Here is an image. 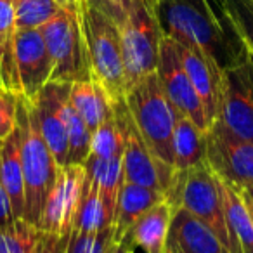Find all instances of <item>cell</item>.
<instances>
[{"label":"cell","mask_w":253,"mask_h":253,"mask_svg":"<svg viewBox=\"0 0 253 253\" xmlns=\"http://www.w3.org/2000/svg\"><path fill=\"white\" fill-rule=\"evenodd\" d=\"M82 32L87 45L90 77L104 90L109 104L125 101L126 78L118 23L94 0L78 2Z\"/></svg>","instance_id":"obj_2"},{"label":"cell","mask_w":253,"mask_h":253,"mask_svg":"<svg viewBox=\"0 0 253 253\" xmlns=\"http://www.w3.org/2000/svg\"><path fill=\"white\" fill-rule=\"evenodd\" d=\"M224 11L236 35L253 57V0H224Z\"/></svg>","instance_id":"obj_27"},{"label":"cell","mask_w":253,"mask_h":253,"mask_svg":"<svg viewBox=\"0 0 253 253\" xmlns=\"http://www.w3.org/2000/svg\"><path fill=\"white\" fill-rule=\"evenodd\" d=\"M156 75H158L160 84H162L167 97L170 99L177 113L191 118L200 128L207 132L210 128L211 122L208 120L203 102H201L196 88L193 87L182 63H180L175 43L167 35H163L162 45H160V59Z\"/></svg>","instance_id":"obj_12"},{"label":"cell","mask_w":253,"mask_h":253,"mask_svg":"<svg viewBox=\"0 0 253 253\" xmlns=\"http://www.w3.org/2000/svg\"><path fill=\"white\" fill-rule=\"evenodd\" d=\"M109 253H134V250H132L130 243H128V239H125L123 243H118V245H113L111 246V252Z\"/></svg>","instance_id":"obj_35"},{"label":"cell","mask_w":253,"mask_h":253,"mask_svg":"<svg viewBox=\"0 0 253 253\" xmlns=\"http://www.w3.org/2000/svg\"><path fill=\"white\" fill-rule=\"evenodd\" d=\"M16 28L32 30L40 28L47 21L59 14L61 7L56 0H12Z\"/></svg>","instance_id":"obj_25"},{"label":"cell","mask_w":253,"mask_h":253,"mask_svg":"<svg viewBox=\"0 0 253 253\" xmlns=\"http://www.w3.org/2000/svg\"><path fill=\"white\" fill-rule=\"evenodd\" d=\"M87 169L85 165L68 163L59 167L54 186L47 196L39 229L57 236H70L80 211L84 198Z\"/></svg>","instance_id":"obj_11"},{"label":"cell","mask_w":253,"mask_h":253,"mask_svg":"<svg viewBox=\"0 0 253 253\" xmlns=\"http://www.w3.org/2000/svg\"><path fill=\"white\" fill-rule=\"evenodd\" d=\"M63 118L68 132V163L85 165L90 155L92 130L71 106L70 95L63 102Z\"/></svg>","instance_id":"obj_24"},{"label":"cell","mask_w":253,"mask_h":253,"mask_svg":"<svg viewBox=\"0 0 253 253\" xmlns=\"http://www.w3.org/2000/svg\"><path fill=\"white\" fill-rule=\"evenodd\" d=\"M173 43H175L177 54H179L180 63H182L191 84L196 88L198 95H200L201 102H203L208 120L213 122L217 118L218 109L222 70L213 61L208 59L201 50L186 45V43L175 42V40H173Z\"/></svg>","instance_id":"obj_16"},{"label":"cell","mask_w":253,"mask_h":253,"mask_svg":"<svg viewBox=\"0 0 253 253\" xmlns=\"http://www.w3.org/2000/svg\"><path fill=\"white\" fill-rule=\"evenodd\" d=\"M16 218L12 215V208L9 203V198L5 194L4 187L0 184V227H7L9 224H12Z\"/></svg>","instance_id":"obj_32"},{"label":"cell","mask_w":253,"mask_h":253,"mask_svg":"<svg viewBox=\"0 0 253 253\" xmlns=\"http://www.w3.org/2000/svg\"><path fill=\"white\" fill-rule=\"evenodd\" d=\"M0 88H4V78H2V64H0Z\"/></svg>","instance_id":"obj_40"},{"label":"cell","mask_w":253,"mask_h":253,"mask_svg":"<svg viewBox=\"0 0 253 253\" xmlns=\"http://www.w3.org/2000/svg\"><path fill=\"white\" fill-rule=\"evenodd\" d=\"M243 194H245L246 198H248L250 201L253 203V184H250V186H246V187H243V189H239Z\"/></svg>","instance_id":"obj_38"},{"label":"cell","mask_w":253,"mask_h":253,"mask_svg":"<svg viewBox=\"0 0 253 253\" xmlns=\"http://www.w3.org/2000/svg\"><path fill=\"white\" fill-rule=\"evenodd\" d=\"M122 153H123L122 132H120V125L116 122L115 109H113L111 115L95 130H92L90 155H88V158L111 160L116 158V156H122Z\"/></svg>","instance_id":"obj_26"},{"label":"cell","mask_w":253,"mask_h":253,"mask_svg":"<svg viewBox=\"0 0 253 253\" xmlns=\"http://www.w3.org/2000/svg\"><path fill=\"white\" fill-rule=\"evenodd\" d=\"M70 85L63 82H47L35 101H32L40 132L59 167L68 163V132L63 118V102L70 95Z\"/></svg>","instance_id":"obj_14"},{"label":"cell","mask_w":253,"mask_h":253,"mask_svg":"<svg viewBox=\"0 0 253 253\" xmlns=\"http://www.w3.org/2000/svg\"><path fill=\"white\" fill-rule=\"evenodd\" d=\"M217 118L232 134L253 142V57L222 71Z\"/></svg>","instance_id":"obj_10"},{"label":"cell","mask_w":253,"mask_h":253,"mask_svg":"<svg viewBox=\"0 0 253 253\" xmlns=\"http://www.w3.org/2000/svg\"><path fill=\"white\" fill-rule=\"evenodd\" d=\"M111 229L106 227L95 236V241H94V248H92V253H109L111 252Z\"/></svg>","instance_id":"obj_33"},{"label":"cell","mask_w":253,"mask_h":253,"mask_svg":"<svg viewBox=\"0 0 253 253\" xmlns=\"http://www.w3.org/2000/svg\"><path fill=\"white\" fill-rule=\"evenodd\" d=\"M78 2H82V0H78Z\"/></svg>","instance_id":"obj_41"},{"label":"cell","mask_w":253,"mask_h":253,"mask_svg":"<svg viewBox=\"0 0 253 253\" xmlns=\"http://www.w3.org/2000/svg\"><path fill=\"white\" fill-rule=\"evenodd\" d=\"M156 11L163 35L201 50L222 71L248 57L229 19L218 18L211 9L186 0H167Z\"/></svg>","instance_id":"obj_1"},{"label":"cell","mask_w":253,"mask_h":253,"mask_svg":"<svg viewBox=\"0 0 253 253\" xmlns=\"http://www.w3.org/2000/svg\"><path fill=\"white\" fill-rule=\"evenodd\" d=\"M155 2H156V5H158L160 2H167V0H155ZM186 2H193V4L205 5V7L211 9V11H213L215 14L218 16V18L227 19V16H225V11H224V0H186Z\"/></svg>","instance_id":"obj_34"},{"label":"cell","mask_w":253,"mask_h":253,"mask_svg":"<svg viewBox=\"0 0 253 253\" xmlns=\"http://www.w3.org/2000/svg\"><path fill=\"white\" fill-rule=\"evenodd\" d=\"M207 163V132L191 118L179 115L173 128V170L194 169Z\"/></svg>","instance_id":"obj_21"},{"label":"cell","mask_w":253,"mask_h":253,"mask_svg":"<svg viewBox=\"0 0 253 253\" xmlns=\"http://www.w3.org/2000/svg\"><path fill=\"white\" fill-rule=\"evenodd\" d=\"M0 184L4 187L14 218L25 215V177L21 163V135L19 128L0 141Z\"/></svg>","instance_id":"obj_20"},{"label":"cell","mask_w":253,"mask_h":253,"mask_svg":"<svg viewBox=\"0 0 253 253\" xmlns=\"http://www.w3.org/2000/svg\"><path fill=\"white\" fill-rule=\"evenodd\" d=\"M70 102L90 130H95L113 113V106L109 104L104 90L92 77L70 85Z\"/></svg>","instance_id":"obj_22"},{"label":"cell","mask_w":253,"mask_h":253,"mask_svg":"<svg viewBox=\"0 0 253 253\" xmlns=\"http://www.w3.org/2000/svg\"><path fill=\"white\" fill-rule=\"evenodd\" d=\"M172 215L173 207L167 198L149 208L135 222L126 238L132 250H141L142 253H165Z\"/></svg>","instance_id":"obj_19"},{"label":"cell","mask_w":253,"mask_h":253,"mask_svg":"<svg viewBox=\"0 0 253 253\" xmlns=\"http://www.w3.org/2000/svg\"><path fill=\"white\" fill-rule=\"evenodd\" d=\"M165 193L153 187L139 186V184L125 182L123 180L122 189L116 201L113 222L109 225L111 229L113 245L123 243L130 234L134 224L156 203L165 200Z\"/></svg>","instance_id":"obj_17"},{"label":"cell","mask_w":253,"mask_h":253,"mask_svg":"<svg viewBox=\"0 0 253 253\" xmlns=\"http://www.w3.org/2000/svg\"><path fill=\"white\" fill-rule=\"evenodd\" d=\"M99 232H87V231H82V229L73 227L70 238H68L66 252L64 253H92L95 236Z\"/></svg>","instance_id":"obj_29"},{"label":"cell","mask_w":253,"mask_h":253,"mask_svg":"<svg viewBox=\"0 0 253 253\" xmlns=\"http://www.w3.org/2000/svg\"><path fill=\"white\" fill-rule=\"evenodd\" d=\"M94 2L101 5L118 25L125 19L126 12L132 5V0H94Z\"/></svg>","instance_id":"obj_31"},{"label":"cell","mask_w":253,"mask_h":253,"mask_svg":"<svg viewBox=\"0 0 253 253\" xmlns=\"http://www.w3.org/2000/svg\"><path fill=\"white\" fill-rule=\"evenodd\" d=\"M172 253H175V252H172Z\"/></svg>","instance_id":"obj_42"},{"label":"cell","mask_w":253,"mask_h":253,"mask_svg":"<svg viewBox=\"0 0 253 253\" xmlns=\"http://www.w3.org/2000/svg\"><path fill=\"white\" fill-rule=\"evenodd\" d=\"M125 102L153 156L173 170V128L179 113L167 97L156 71L132 85Z\"/></svg>","instance_id":"obj_4"},{"label":"cell","mask_w":253,"mask_h":253,"mask_svg":"<svg viewBox=\"0 0 253 253\" xmlns=\"http://www.w3.org/2000/svg\"><path fill=\"white\" fill-rule=\"evenodd\" d=\"M16 19L12 0H0V64L4 88L18 94L16 82V63H14V39H16Z\"/></svg>","instance_id":"obj_23"},{"label":"cell","mask_w":253,"mask_h":253,"mask_svg":"<svg viewBox=\"0 0 253 253\" xmlns=\"http://www.w3.org/2000/svg\"><path fill=\"white\" fill-rule=\"evenodd\" d=\"M243 196H245V194H243ZM245 200H246V203H248V208H250V213H252V217H253V203L252 201L248 200V198L245 196Z\"/></svg>","instance_id":"obj_39"},{"label":"cell","mask_w":253,"mask_h":253,"mask_svg":"<svg viewBox=\"0 0 253 253\" xmlns=\"http://www.w3.org/2000/svg\"><path fill=\"white\" fill-rule=\"evenodd\" d=\"M231 253L205 222L182 208H173L165 253Z\"/></svg>","instance_id":"obj_15"},{"label":"cell","mask_w":253,"mask_h":253,"mask_svg":"<svg viewBox=\"0 0 253 253\" xmlns=\"http://www.w3.org/2000/svg\"><path fill=\"white\" fill-rule=\"evenodd\" d=\"M68 238L70 236H57L52 234V232L40 231V238L39 243H37L35 253H64L66 252Z\"/></svg>","instance_id":"obj_30"},{"label":"cell","mask_w":253,"mask_h":253,"mask_svg":"<svg viewBox=\"0 0 253 253\" xmlns=\"http://www.w3.org/2000/svg\"><path fill=\"white\" fill-rule=\"evenodd\" d=\"M215 179L231 239V253H253V217L245 196L241 191L224 182L217 175Z\"/></svg>","instance_id":"obj_18"},{"label":"cell","mask_w":253,"mask_h":253,"mask_svg":"<svg viewBox=\"0 0 253 253\" xmlns=\"http://www.w3.org/2000/svg\"><path fill=\"white\" fill-rule=\"evenodd\" d=\"M113 109H115V116L120 125L123 141V180L167 193V189L173 180V175H175V170L163 167L153 156L151 149L148 148L146 141L142 139L125 101L115 104Z\"/></svg>","instance_id":"obj_8"},{"label":"cell","mask_w":253,"mask_h":253,"mask_svg":"<svg viewBox=\"0 0 253 253\" xmlns=\"http://www.w3.org/2000/svg\"><path fill=\"white\" fill-rule=\"evenodd\" d=\"M207 163L218 179L236 189L253 184V142L232 134L218 118L207 130Z\"/></svg>","instance_id":"obj_9"},{"label":"cell","mask_w":253,"mask_h":253,"mask_svg":"<svg viewBox=\"0 0 253 253\" xmlns=\"http://www.w3.org/2000/svg\"><path fill=\"white\" fill-rule=\"evenodd\" d=\"M14 63L19 97L35 101L50 78V57L39 28L16 30Z\"/></svg>","instance_id":"obj_13"},{"label":"cell","mask_w":253,"mask_h":253,"mask_svg":"<svg viewBox=\"0 0 253 253\" xmlns=\"http://www.w3.org/2000/svg\"><path fill=\"white\" fill-rule=\"evenodd\" d=\"M155 0H132L125 19L118 25L126 90L158 68L163 32Z\"/></svg>","instance_id":"obj_5"},{"label":"cell","mask_w":253,"mask_h":253,"mask_svg":"<svg viewBox=\"0 0 253 253\" xmlns=\"http://www.w3.org/2000/svg\"><path fill=\"white\" fill-rule=\"evenodd\" d=\"M165 196L173 208H182L205 222L231 252V239H229L217 179L208 163L175 172Z\"/></svg>","instance_id":"obj_7"},{"label":"cell","mask_w":253,"mask_h":253,"mask_svg":"<svg viewBox=\"0 0 253 253\" xmlns=\"http://www.w3.org/2000/svg\"><path fill=\"white\" fill-rule=\"evenodd\" d=\"M18 128L21 135V163L25 177V215L30 224H40L47 196L54 186L59 165L54 160L42 132L32 101L19 97Z\"/></svg>","instance_id":"obj_3"},{"label":"cell","mask_w":253,"mask_h":253,"mask_svg":"<svg viewBox=\"0 0 253 253\" xmlns=\"http://www.w3.org/2000/svg\"><path fill=\"white\" fill-rule=\"evenodd\" d=\"M19 95L7 88H0V141L12 134L18 126Z\"/></svg>","instance_id":"obj_28"},{"label":"cell","mask_w":253,"mask_h":253,"mask_svg":"<svg viewBox=\"0 0 253 253\" xmlns=\"http://www.w3.org/2000/svg\"><path fill=\"white\" fill-rule=\"evenodd\" d=\"M63 9H78V0H56Z\"/></svg>","instance_id":"obj_37"},{"label":"cell","mask_w":253,"mask_h":253,"mask_svg":"<svg viewBox=\"0 0 253 253\" xmlns=\"http://www.w3.org/2000/svg\"><path fill=\"white\" fill-rule=\"evenodd\" d=\"M0 253H11L7 243V234H5V227H0Z\"/></svg>","instance_id":"obj_36"},{"label":"cell","mask_w":253,"mask_h":253,"mask_svg":"<svg viewBox=\"0 0 253 253\" xmlns=\"http://www.w3.org/2000/svg\"><path fill=\"white\" fill-rule=\"evenodd\" d=\"M39 30L50 57L49 82L73 84L90 78V64L78 9H61L59 14Z\"/></svg>","instance_id":"obj_6"}]
</instances>
